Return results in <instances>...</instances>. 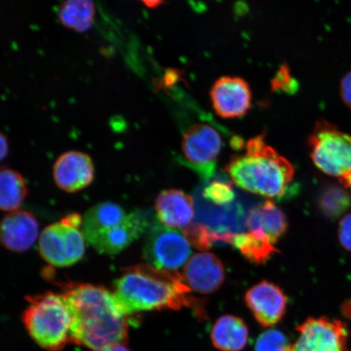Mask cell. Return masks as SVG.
Masks as SVG:
<instances>
[{"label": "cell", "mask_w": 351, "mask_h": 351, "mask_svg": "<svg viewBox=\"0 0 351 351\" xmlns=\"http://www.w3.org/2000/svg\"><path fill=\"white\" fill-rule=\"evenodd\" d=\"M96 7L93 0H65L59 8V21L65 28L85 33L93 25Z\"/></svg>", "instance_id": "cell-20"}, {"label": "cell", "mask_w": 351, "mask_h": 351, "mask_svg": "<svg viewBox=\"0 0 351 351\" xmlns=\"http://www.w3.org/2000/svg\"><path fill=\"white\" fill-rule=\"evenodd\" d=\"M339 237L344 248L351 252V214L341 219L339 223Z\"/></svg>", "instance_id": "cell-26"}, {"label": "cell", "mask_w": 351, "mask_h": 351, "mask_svg": "<svg viewBox=\"0 0 351 351\" xmlns=\"http://www.w3.org/2000/svg\"><path fill=\"white\" fill-rule=\"evenodd\" d=\"M114 298L127 317L145 311L180 310L184 306H197L191 292L177 271L161 270L139 265L124 271L115 284Z\"/></svg>", "instance_id": "cell-2"}, {"label": "cell", "mask_w": 351, "mask_h": 351, "mask_svg": "<svg viewBox=\"0 0 351 351\" xmlns=\"http://www.w3.org/2000/svg\"><path fill=\"white\" fill-rule=\"evenodd\" d=\"M82 226V218L71 214L46 227L38 239V251L43 260L58 267L72 266L80 261L86 251Z\"/></svg>", "instance_id": "cell-6"}, {"label": "cell", "mask_w": 351, "mask_h": 351, "mask_svg": "<svg viewBox=\"0 0 351 351\" xmlns=\"http://www.w3.org/2000/svg\"><path fill=\"white\" fill-rule=\"evenodd\" d=\"M225 171L239 187L271 199L284 196L295 176L291 162L269 146L263 135L250 139L245 153L232 157Z\"/></svg>", "instance_id": "cell-3"}, {"label": "cell", "mask_w": 351, "mask_h": 351, "mask_svg": "<svg viewBox=\"0 0 351 351\" xmlns=\"http://www.w3.org/2000/svg\"><path fill=\"white\" fill-rule=\"evenodd\" d=\"M95 351H130L125 344H118Z\"/></svg>", "instance_id": "cell-30"}, {"label": "cell", "mask_w": 351, "mask_h": 351, "mask_svg": "<svg viewBox=\"0 0 351 351\" xmlns=\"http://www.w3.org/2000/svg\"><path fill=\"white\" fill-rule=\"evenodd\" d=\"M27 193L23 176L10 169H0V210L12 213L19 210Z\"/></svg>", "instance_id": "cell-21"}, {"label": "cell", "mask_w": 351, "mask_h": 351, "mask_svg": "<svg viewBox=\"0 0 351 351\" xmlns=\"http://www.w3.org/2000/svg\"><path fill=\"white\" fill-rule=\"evenodd\" d=\"M191 245L181 232L154 223L149 229L143 254L145 260L156 269L174 271L190 256Z\"/></svg>", "instance_id": "cell-9"}, {"label": "cell", "mask_w": 351, "mask_h": 351, "mask_svg": "<svg viewBox=\"0 0 351 351\" xmlns=\"http://www.w3.org/2000/svg\"><path fill=\"white\" fill-rule=\"evenodd\" d=\"M8 152H10V143L6 136L0 131V163L5 159Z\"/></svg>", "instance_id": "cell-28"}, {"label": "cell", "mask_w": 351, "mask_h": 351, "mask_svg": "<svg viewBox=\"0 0 351 351\" xmlns=\"http://www.w3.org/2000/svg\"><path fill=\"white\" fill-rule=\"evenodd\" d=\"M318 204L324 216L335 219L350 208L351 197L345 189L335 185L328 186L320 191Z\"/></svg>", "instance_id": "cell-23"}, {"label": "cell", "mask_w": 351, "mask_h": 351, "mask_svg": "<svg viewBox=\"0 0 351 351\" xmlns=\"http://www.w3.org/2000/svg\"><path fill=\"white\" fill-rule=\"evenodd\" d=\"M53 178L60 190L68 193L80 191L94 181V162L84 152H64L55 162Z\"/></svg>", "instance_id": "cell-14"}, {"label": "cell", "mask_w": 351, "mask_h": 351, "mask_svg": "<svg viewBox=\"0 0 351 351\" xmlns=\"http://www.w3.org/2000/svg\"><path fill=\"white\" fill-rule=\"evenodd\" d=\"M340 95L346 106L351 108V71L341 82Z\"/></svg>", "instance_id": "cell-27"}, {"label": "cell", "mask_w": 351, "mask_h": 351, "mask_svg": "<svg viewBox=\"0 0 351 351\" xmlns=\"http://www.w3.org/2000/svg\"><path fill=\"white\" fill-rule=\"evenodd\" d=\"M291 351H349L348 327L341 320L308 318L296 328Z\"/></svg>", "instance_id": "cell-10"}, {"label": "cell", "mask_w": 351, "mask_h": 351, "mask_svg": "<svg viewBox=\"0 0 351 351\" xmlns=\"http://www.w3.org/2000/svg\"><path fill=\"white\" fill-rule=\"evenodd\" d=\"M311 159L339 182L351 175V135L327 122L319 123L308 140Z\"/></svg>", "instance_id": "cell-7"}, {"label": "cell", "mask_w": 351, "mask_h": 351, "mask_svg": "<svg viewBox=\"0 0 351 351\" xmlns=\"http://www.w3.org/2000/svg\"><path fill=\"white\" fill-rule=\"evenodd\" d=\"M341 185L344 188H350L351 190V175L348 178L340 182Z\"/></svg>", "instance_id": "cell-31"}, {"label": "cell", "mask_w": 351, "mask_h": 351, "mask_svg": "<svg viewBox=\"0 0 351 351\" xmlns=\"http://www.w3.org/2000/svg\"><path fill=\"white\" fill-rule=\"evenodd\" d=\"M182 278L191 291L210 295L221 288L225 282L226 271L215 254L199 253L187 262Z\"/></svg>", "instance_id": "cell-15"}, {"label": "cell", "mask_w": 351, "mask_h": 351, "mask_svg": "<svg viewBox=\"0 0 351 351\" xmlns=\"http://www.w3.org/2000/svg\"><path fill=\"white\" fill-rule=\"evenodd\" d=\"M196 222L207 228L216 236L217 243H229L235 234L244 232L248 215L241 201L227 205L208 203L195 192Z\"/></svg>", "instance_id": "cell-11"}, {"label": "cell", "mask_w": 351, "mask_h": 351, "mask_svg": "<svg viewBox=\"0 0 351 351\" xmlns=\"http://www.w3.org/2000/svg\"><path fill=\"white\" fill-rule=\"evenodd\" d=\"M214 112L223 119L247 115L252 105V92L243 77L225 76L217 79L210 90Z\"/></svg>", "instance_id": "cell-12"}, {"label": "cell", "mask_w": 351, "mask_h": 351, "mask_svg": "<svg viewBox=\"0 0 351 351\" xmlns=\"http://www.w3.org/2000/svg\"><path fill=\"white\" fill-rule=\"evenodd\" d=\"M223 142L221 132L212 125H193L182 136V162L208 181L215 176L217 158Z\"/></svg>", "instance_id": "cell-8"}, {"label": "cell", "mask_w": 351, "mask_h": 351, "mask_svg": "<svg viewBox=\"0 0 351 351\" xmlns=\"http://www.w3.org/2000/svg\"><path fill=\"white\" fill-rule=\"evenodd\" d=\"M146 215L127 214L112 202L96 204L82 219V230L86 240L101 254H116L150 229Z\"/></svg>", "instance_id": "cell-4"}, {"label": "cell", "mask_w": 351, "mask_h": 351, "mask_svg": "<svg viewBox=\"0 0 351 351\" xmlns=\"http://www.w3.org/2000/svg\"><path fill=\"white\" fill-rule=\"evenodd\" d=\"M72 315V342L93 351L129 339V317L112 291L87 283L66 284L62 293Z\"/></svg>", "instance_id": "cell-1"}, {"label": "cell", "mask_w": 351, "mask_h": 351, "mask_svg": "<svg viewBox=\"0 0 351 351\" xmlns=\"http://www.w3.org/2000/svg\"><path fill=\"white\" fill-rule=\"evenodd\" d=\"M196 192L205 201L215 205H227L234 203L237 195L232 183L223 176H214L205 181Z\"/></svg>", "instance_id": "cell-24"}, {"label": "cell", "mask_w": 351, "mask_h": 351, "mask_svg": "<svg viewBox=\"0 0 351 351\" xmlns=\"http://www.w3.org/2000/svg\"><path fill=\"white\" fill-rule=\"evenodd\" d=\"M249 335L243 319L223 315L214 323L210 336L214 348L219 351H241L248 343Z\"/></svg>", "instance_id": "cell-19"}, {"label": "cell", "mask_w": 351, "mask_h": 351, "mask_svg": "<svg viewBox=\"0 0 351 351\" xmlns=\"http://www.w3.org/2000/svg\"><path fill=\"white\" fill-rule=\"evenodd\" d=\"M194 201L179 190H166L158 195L156 210L159 221L171 229H182L191 225L195 217Z\"/></svg>", "instance_id": "cell-17"}, {"label": "cell", "mask_w": 351, "mask_h": 351, "mask_svg": "<svg viewBox=\"0 0 351 351\" xmlns=\"http://www.w3.org/2000/svg\"><path fill=\"white\" fill-rule=\"evenodd\" d=\"M22 322L35 343L60 351L72 342V315L62 293H43L27 298Z\"/></svg>", "instance_id": "cell-5"}, {"label": "cell", "mask_w": 351, "mask_h": 351, "mask_svg": "<svg viewBox=\"0 0 351 351\" xmlns=\"http://www.w3.org/2000/svg\"><path fill=\"white\" fill-rule=\"evenodd\" d=\"M245 226L254 235L275 244L287 230V219L274 203L265 201L249 210Z\"/></svg>", "instance_id": "cell-18"}, {"label": "cell", "mask_w": 351, "mask_h": 351, "mask_svg": "<svg viewBox=\"0 0 351 351\" xmlns=\"http://www.w3.org/2000/svg\"><path fill=\"white\" fill-rule=\"evenodd\" d=\"M230 245L238 249L247 260L254 265H263L278 252L274 244L258 238L249 232L235 234L230 240Z\"/></svg>", "instance_id": "cell-22"}, {"label": "cell", "mask_w": 351, "mask_h": 351, "mask_svg": "<svg viewBox=\"0 0 351 351\" xmlns=\"http://www.w3.org/2000/svg\"><path fill=\"white\" fill-rule=\"evenodd\" d=\"M38 236L37 219L27 210H14L0 221V245L11 252L21 253L28 251Z\"/></svg>", "instance_id": "cell-16"}, {"label": "cell", "mask_w": 351, "mask_h": 351, "mask_svg": "<svg viewBox=\"0 0 351 351\" xmlns=\"http://www.w3.org/2000/svg\"><path fill=\"white\" fill-rule=\"evenodd\" d=\"M244 300L254 319L263 328L276 326L287 313V296L278 285L267 280L249 289Z\"/></svg>", "instance_id": "cell-13"}, {"label": "cell", "mask_w": 351, "mask_h": 351, "mask_svg": "<svg viewBox=\"0 0 351 351\" xmlns=\"http://www.w3.org/2000/svg\"><path fill=\"white\" fill-rule=\"evenodd\" d=\"M288 337L278 329H267L257 337L254 351H291Z\"/></svg>", "instance_id": "cell-25"}, {"label": "cell", "mask_w": 351, "mask_h": 351, "mask_svg": "<svg viewBox=\"0 0 351 351\" xmlns=\"http://www.w3.org/2000/svg\"><path fill=\"white\" fill-rule=\"evenodd\" d=\"M140 1L149 8H156L162 5L165 0H140Z\"/></svg>", "instance_id": "cell-29"}]
</instances>
